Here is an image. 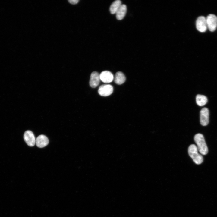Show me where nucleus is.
I'll list each match as a JSON object with an SVG mask.
<instances>
[{
    "label": "nucleus",
    "mask_w": 217,
    "mask_h": 217,
    "mask_svg": "<svg viewBox=\"0 0 217 217\" xmlns=\"http://www.w3.org/2000/svg\"><path fill=\"white\" fill-rule=\"evenodd\" d=\"M126 78L124 74L122 72H117L115 76L114 81L118 84H121L125 81Z\"/></svg>",
    "instance_id": "nucleus-12"
},
{
    "label": "nucleus",
    "mask_w": 217,
    "mask_h": 217,
    "mask_svg": "<svg viewBox=\"0 0 217 217\" xmlns=\"http://www.w3.org/2000/svg\"><path fill=\"white\" fill-rule=\"evenodd\" d=\"M188 153L189 156L196 164L199 165L203 162V157L201 155L198 153L196 145L193 144L190 145L188 148Z\"/></svg>",
    "instance_id": "nucleus-2"
},
{
    "label": "nucleus",
    "mask_w": 217,
    "mask_h": 217,
    "mask_svg": "<svg viewBox=\"0 0 217 217\" xmlns=\"http://www.w3.org/2000/svg\"><path fill=\"white\" fill-rule=\"evenodd\" d=\"M24 138L25 141L29 146H33L35 145L36 139L33 133L31 131H26L24 134Z\"/></svg>",
    "instance_id": "nucleus-6"
},
{
    "label": "nucleus",
    "mask_w": 217,
    "mask_h": 217,
    "mask_svg": "<svg viewBox=\"0 0 217 217\" xmlns=\"http://www.w3.org/2000/svg\"><path fill=\"white\" fill-rule=\"evenodd\" d=\"M78 0H68V2L71 3L73 4H77L79 2Z\"/></svg>",
    "instance_id": "nucleus-15"
},
{
    "label": "nucleus",
    "mask_w": 217,
    "mask_h": 217,
    "mask_svg": "<svg viewBox=\"0 0 217 217\" xmlns=\"http://www.w3.org/2000/svg\"><path fill=\"white\" fill-rule=\"evenodd\" d=\"M209 111L206 108H203L200 112V122L204 126L207 125L209 123Z\"/></svg>",
    "instance_id": "nucleus-7"
},
{
    "label": "nucleus",
    "mask_w": 217,
    "mask_h": 217,
    "mask_svg": "<svg viewBox=\"0 0 217 217\" xmlns=\"http://www.w3.org/2000/svg\"><path fill=\"white\" fill-rule=\"evenodd\" d=\"M127 12V6L125 5L121 4L116 13L117 19L118 20L122 19L125 17Z\"/></svg>",
    "instance_id": "nucleus-11"
},
{
    "label": "nucleus",
    "mask_w": 217,
    "mask_h": 217,
    "mask_svg": "<svg viewBox=\"0 0 217 217\" xmlns=\"http://www.w3.org/2000/svg\"><path fill=\"white\" fill-rule=\"evenodd\" d=\"M197 30L201 32H205L207 28L206 18L203 16L199 17L196 21Z\"/></svg>",
    "instance_id": "nucleus-5"
},
{
    "label": "nucleus",
    "mask_w": 217,
    "mask_h": 217,
    "mask_svg": "<svg viewBox=\"0 0 217 217\" xmlns=\"http://www.w3.org/2000/svg\"><path fill=\"white\" fill-rule=\"evenodd\" d=\"M100 80L103 82L108 83L112 82L114 77L112 73L109 71H105L102 72L99 74Z\"/></svg>",
    "instance_id": "nucleus-8"
},
{
    "label": "nucleus",
    "mask_w": 217,
    "mask_h": 217,
    "mask_svg": "<svg viewBox=\"0 0 217 217\" xmlns=\"http://www.w3.org/2000/svg\"><path fill=\"white\" fill-rule=\"evenodd\" d=\"M197 104L199 106L205 105L207 102V98L206 96L201 95H197L196 98Z\"/></svg>",
    "instance_id": "nucleus-14"
},
{
    "label": "nucleus",
    "mask_w": 217,
    "mask_h": 217,
    "mask_svg": "<svg viewBox=\"0 0 217 217\" xmlns=\"http://www.w3.org/2000/svg\"><path fill=\"white\" fill-rule=\"evenodd\" d=\"M121 5V1L119 0H116L113 2L110 7L109 9L111 13L112 14H116Z\"/></svg>",
    "instance_id": "nucleus-13"
},
{
    "label": "nucleus",
    "mask_w": 217,
    "mask_h": 217,
    "mask_svg": "<svg viewBox=\"0 0 217 217\" xmlns=\"http://www.w3.org/2000/svg\"><path fill=\"white\" fill-rule=\"evenodd\" d=\"M194 140L197 146L198 151L202 155H206L208 150L204 136L200 133L196 134L194 137Z\"/></svg>",
    "instance_id": "nucleus-1"
},
{
    "label": "nucleus",
    "mask_w": 217,
    "mask_h": 217,
    "mask_svg": "<svg viewBox=\"0 0 217 217\" xmlns=\"http://www.w3.org/2000/svg\"><path fill=\"white\" fill-rule=\"evenodd\" d=\"M48 139L44 135H39L36 139L35 144L37 147L43 148L46 146L49 143Z\"/></svg>",
    "instance_id": "nucleus-10"
},
{
    "label": "nucleus",
    "mask_w": 217,
    "mask_h": 217,
    "mask_svg": "<svg viewBox=\"0 0 217 217\" xmlns=\"http://www.w3.org/2000/svg\"><path fill=\"white\" fill-rule=\"evenodd\" d=\"M113 91V87L110 84H103L99 87L98 92L101 96H106L110 95Z\"/></svg>",
    "instance_id": "nucleus-4"
},
{
    "label": "nucleus",
    "mask_w": 217,
    "mask_h": 217,
    "mask_svg": "<svg viewBox=\"0 0 217 217\" xmlns=\"http://www.w3.org/2000/svg\"><path fill=\"white\" fill-rule=\"evenodd\" d=\"M206 18L207 28L211 31H214L217 27V17L213 14H210Z\"/></svg>",
    "instance_id": "nucleus-3"
},
{
    "label": "nucleus",
    "mask_w": 217,
    "mask_h": 217,
    "mask_svg": "<svg viewBox=\"0 0 217 217\" xmlns=\"http://www.w3.org/2000/svg\"><path fill=\"white\" fill-rule=\"evenodd\" d=\"M100 80L99 73L96 71L93 72L91 74L89 82L90 86L93 88L96 87L99 84Z\"/></svg>",
    "instance_id": "nucleus-9"
}]
</instances>
